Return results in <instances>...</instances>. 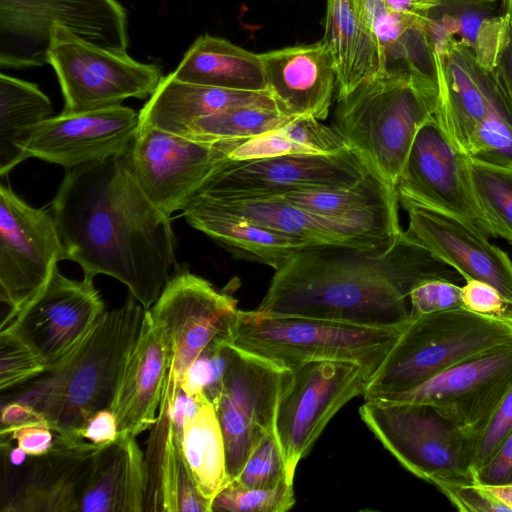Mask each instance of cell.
<instances>
[{
    "label": "cell",
    "instance_id": "23",
    "mask_svg": "<svg viewBox=\"0 0 512 512\" xmlns=\"http://www.w3.org/2000/svg\"><path fill=\"white\" fill-rule=\"evenodd\" d=\"M259 56L267 91L281 113L320 121L328 117L337 78L333 57L322 39Z\"/></svg>",
    "mask_w": 512,
    "mask_h": 512
},
{
    "label": "cell",
    "instance_id": "19",
    "mask_svg": "<svg viewBox=\"0 0 512 512\" xmlns=\"http://www.w3.org/2000/svg\"><path fill=\"white\" fill-rule=\"evenodd\" d=\"M511 387L512 340L478 353L413 389L375 399L430 404L474 438Z\"/></svg>",
    "mask_w": 512,
    "mask_h": 512
},
{
    "label": "cell",
    "instance_id": "1",
    "mask_svg": "<svg viewBox=\"0 0 512 512\" xmlns=\"http://www.w3.org/2000/svg\"><path fill=\"white\" fill-rule=\"evenodd\" d=\"M65 260L84 277L111 276L150 309L175 266L170 217L145 195L121 155L66 169L50 203Z\"/></svg>",
    "mask_w": 512,
    "mask_h": 512
},
{
    "label": "cell",
    "instance_id": "32",
    "mask_svg": "<svg viewBox=\"0 0 512 512\" xmlns=\"http://www.w3.org/2000/svg\"><path fill=\"white\" fill-rule=\"evenodd\" d=\"M176 79L225 89L267 91L259 54L229 40L204 34L171 73Z\"/></svg>",
    "mask_w": 512,
    "mask_h": 512
},
{
    "label": "cell",
    "instance_id": "16",
    "mask_svg": "<svg viewBox=\"0 0 512 512\" xmlns=\"http://www.w3.org/2000/svg\"><path fill=\"white\" fill-rule=\"evenodd\" d=\"M287 372L235 348L214 407L224 439L230 481L238 476L262 438L275 429L277 405Z\"/></svg>",
    "mask_w": 512,
    "mask_h": 512
},
{
    "label": "cell",
    "instance_id": "6",
    "mask_svg": "<svg viewBox=\"0 0 512 512\" xmlns=\"http://www.w3.org/2000/svg\"><path fill=\"white\" fill-rule=\"evenodd\" d=\"M512 340V324L464 307L410 316L370 378L365 400L401 393L494 346Z\"/></svg>",
    "mask_w": 512,
    "mask_h": 512
},
{
    "label": "cell",
    "instance_id": "56",
    "mask_svg": "<svg viewBox=\"0 0 512 512\" xmlns=\"http://www.w3.org/2000/svg\"><path fill=\"white\" fill-rule=\"evenodd\" d=\"M504 14L508 16L512 25V0H501Z\"/></svg>",
    "mask_w": 512,
    "mask_h": 512
},
{
    "label": "cell",
    "instance_id": "21",
    "mask_svg": "<svg viewBox=\"0 0 512 512\" xmlns=\"http://www.w3.org/2000/svg\"><path fill=\"white\" fill-rule=\"evenodd\" d=\"M407 212L406 232L466 280L492 285L512 303V260L467 221L399 197Z\"/></svg>",
    "mask_w": 512,
    "mask_h": 512
},
{
    "label": "cell",
    "instance_id": "4",
    "mask_svg": "<svg viewBox=\"0 0 512 512\" xmlns=\"http://www.w3.org/2000/svg\"><path fill=\"white\" fill-rule=\"evenodd\" d=\"M438 106L437 81L410 69L384 70L337 99L333 127L396 188L419 129Z\"/></svg>",
    "mask_w": 512,
    "mask_h": 512
},
{
    "label": "cell",
    "instance_id": "29",
    "mask_svg": "<svg viewBox=\"0 0 512 512\" xmlns=\"http://www.w3.org/2000/svg\"><path fill=\"white\" fill-rule=\"evenodd\" d=\"M128 434L96 454L78 512H142L146 492L145 454Z\"/></svg>",
    "mask_w": 512,
    "mask_h": 512
},
{
    "label": "cell",
    "instance_id": "54",
    "mask_svg": "<svg viewBox=\"0 0 512 512\" xmlns=\"http://www.w3.org/2000/svg\"><path fill=\"white\" fill-rule=\"evenodd\" d=\"M494 71L507 96L512 111V25L508 40L499 56Z\"/></svg>",
    "mask_w": 512,
    "mask_h": 512
},
{
    "label": "cell",
    "instance_id": "37",
    "mask_svg": "<svg viewBox=\"0 0 512 512\" xmlns=\"http://www.w3.org/2000/svg\"><path fill=\"white\" fill-rule=\"evenodd\" d=\"M351 149L332 126L315 117L302 116L286 125L252 137L237 146L230 160H249L295 154H336Z\"/></svg>",
    "mask_w": 512,
    "mask_h": 512
},
{
    "label": "cell",
    "instance_id": "41",
    "mask_svg": "<svg viewBox=\"0 0 512 512\" xmlns=\"http://www.w3.org/2000/svg\"><path fill=\"white\" fill-rule=\"evenodd\" d=\"M295 504L293 482L273 488H249L230 481L214 498L212 511L286 512Z\"/></svg>",
    "mask_w": 512,
    "mask_h": 512
},
{
    "label": "cell",
    "instance_id": "2",
    "mask_svg": "<svg viewBox=\"0 0 512 512\" xmlns=\"http://www.w3.org/2000/svg\"><path fill=\"white\" fill-rule=\"evenodd\" d=\"M435 279L463 278L404 230L393 243L375 247L308 245L275 271L256 310L403 327L410 319L411 291Z\"/></svg>",
    "mask_w": 512,
    "mask_h": 512
},
{
    "label": "cell",
    "instance_id": "49",
    "mask_svg": "<svg viewBox=\"0 0 512 512\" xmlns=\"http://www.w3.org/2000/svg\"><path fill=\"white\" fill-rule=\"evenodd\" d=\"M474 482L481 486L512 484V431L494 456L474 472Z\"/></svg>",
    "mask_w": 512,
    "mask_h": 512
},
{
    "label": "cell",
    "instance_id": "7",
    "mask_svg": "<svg viewBox=\"0 0 512 512\" xmlns=\"http://www.w3.org/2000/svg\"><path fill=\"white\" fill-rule=\"evenodd\" d=\"M362 421L397 461L418 478L474 483V440L426 403L365 400Z\"/></svg>",
    "mask_w": 512,
    "mask_h": 512
},
{
    "label": "cell",
    "instance_id": "44",
    "mask_svg": "<svg viewBox=\"0 0 512 512\" xmlns=\"http://www.w3.org/2000/svg\"><path fill=\"white\" fill-rule=\"evenodd\" d=\"M46 371L42 361L21 341L0 330V390L20 385Z\"/></svg>",
    "mask_w": 512,
    "mask_h": 512
},
{
    "label": "cell",
    "instance_id": "47",
    "mask_svg": "<svg viewBox=\"0 0 512 512\" xmlns=\"http://www.w3.org/2000/svg\"><path fill=\"white\" fill-rule=\"evenodd\" d=\"M462 303L473 313L512 324V303L490 284L466 280L462 286Z\"/></svg>",
    "mask_w": 512,
    "mask_h": 512
},
{
    "label": "cell",
    "instance_id": "12",
    "mask_svg": "<svg viewBox=\"0 0 512 512\" xmlns=\"http://www.w3.org/2000/svg\"><path fill=\"white\" fill-rule=\"evenodd\" d=\"M63 243L50 207L34 208L10 186H0V300L13 320L50 281Z\"/></svg>",
    "mask_w": 512,
    "mask_h": 512
},
{
    "label": "cell",
    "instance_id": "35",
    "mask_svg": "<svg viewBox=\"0 0 512 512\" xmlns=\"http://www.w3.org/2000/svg\"><path fill=\"white\" fill-rule=\"evenodd\" d=\"M178 437L192 481L212 512L215 496L230 480L221 427L214 406L204 394L197 411L184 420Z\"/></svg>",
    "mask_w": 512,
    "mask_h": 512
},
{
    "label": "cell",
    "instance_id": "46",
    "mask_svg": "<svg viewBox=\"0 0 512 512\" xmlns=\"http://www.w3.org/2000/svg\"><path fill=\"white\" fill-rule=\"evenodd\" d=\"M409 299L410 316L463 307L462 286L442 279L419 284L411 291Z\"/></svg>",
    "mask_w": 512,
    "mask_h": 512
},
{
    "label": "cell",
    "instance_id": "26",
    "mask_svg": "<svg viewBox=\"0 0 512 512\" xmlns=\"http://www.w3.org/2000/svg\"><path fill=\"white\" fill-rule=\"evenodd\" d=\"M280 197L313 213L365 228L388 241H394L403 231L397 189L375 169L349 187L298 190Z\"/></svg>",
    "mask_w": 512,
    "mask_h": 512
},
{
    "label": "cell",
    "instance_id": "27",
    "mask_svg": "<svg viewBox=\"0 0 512 512\" xmlns=\"http://www.w3.org/2000/svg\"><path fill=\"white\" fill-rule=\"evenodd\" d=\"M171 402L164 393L145 453L144 511L211 512L185 464L172 422Z\"/></svg>",
    "mask_w": 512,
    "mask_h": 512
},
{
    "label": "cell",
    "instance_id": "30",
    "mask_svg": "<svg viewBox=\"0 0 512 512\" xmlns=\"http://www.w3.org/2000/svg\"><path fill=\"white\" fill-rule=\"evenodd\" d=\"M183 216L192 228L207 235L234 258L263 264L275 271L310 245L197 200L183 211Z\"/></svg>",
    "mask_w": 512,
    "mask_h": 512
},
{
    "label": "cell",
    "instance_id": "3",
    "mask_svg": "<svg viewBox=\"0 0 512 512\" xmlns=\"http://www.w3.org/2000/svg\"><path fill=\"white\" fill-rule=\"evenodd\" d=\"M146 310L133 295L104 311L81 343L58 366L11 389L16 401L40 413L57 433L76 434L98 411L110 409Z\"/></svg>",
    "mask_w": 512,
    "mask_h": 512
},
{
    "label": "cell",
    "instance_id": "34",
    "mask_svg": "<svg viewBox=\"0 0 512 512\" xmlns=\"http://www.w3.org/2000/svg\"><path fill=\"white\" fill-rule=\"evenodd\" d=\"M53 117L49 97L34 83L0 74V175L26 160L23 147L39 124Z\"/></svg>",
    "mask_w": 512,
    "mask_h": 512
},
{
    "label": "cell",
    "instance_id": "31",
    "mask_svg": "<svg viewBox=\"0 0 512 512\" xmlns=\"http://www.w3.org/2000/svg\"><path fill=\"white\" fill-rule=\"evenodd\" d=\"M322 40L333 60L337 99L383 71L378 41L356 0H327Z\"/></svg>",
    "mask_w": 512,
    "mask_h": 512
},
{
    "label": "cell",
    "instance_id": "40",
    "mask_svg": "<svg viewBox=\"0 0 512 512\" xmlns=\"http://www.w3.org/2000/svg\"><path fill=\"white\" fill-rule=\"evenodd\" d=\"M235 348L220 334L211 341L186 372L181 389L188 396L203 393L215 407Z\"/></svg>",
    "mask_w": 512,
    "mask_h": 512
},
{
    "label": "cell",
    "instance_id": "9",
    "mask_svg": "<svg viewBox=\"0 0 512 512\" xmlns=\"http://www.w3.org/2000/svg\"><path fill=\"white\" fill-rule=\"evenodd\" d=\"M47 56L66 113L120 105L128 98H149L163 77L157 65L91 43L59 25L51 29Z\"/></svg>",
    "mask_w": 512,
    "mask_h": 512
},
{
    "label": "cell",
    "instance_id": "53",
    "mask_svg": "<svg viewBox=\"0 0 512 512\" xmlns=\"http://www.w3.org/2000/svg\"><path fill=\"white\" fill-rule=\"evenodd\" d=\"M387 6L400 14L425 23L429 12L437 6L439 0H384Z\"/></svg>",
    "mask_w": 512,
    "mask_h": 512
},
{
    "label": "cell",
    "instance_id": "39",
    "mask_svg": "<svg viewBox=\"0 0 512 512\" xmlns=\"http://www.w3.org/2000/svg\"><path fill=\"white\" fill-rule=\"evenodd\" d=\"M470 172L477 201L494 237L512 244V169L470 158Z\"/></svg>",
    "mask_w": 512,
    "mask_h": 512
},
{
    "label": "cell",
    "instance_id": "28",
    "mask_svg": "<svg viewBox=\"0 0 512 512\" xmlns=\"http://www.w3.org/2000/svg\"><path fill=\"white\" fill-rule=\"evenodd\" d=\"M235 106L277 109L268 91L233 90L188 83L170 73L161 78L139 111V125L179 135L194 120Z\"/></svg>",
    "mask_w": 512,
    "mask_h": 512
},
{
    "label": "cell",
    "instance_id": "50",
    "mask_svg": "<svg viewBox=\"0 0 512 512\" xmlns=\"http://www.w3.org/2000/svg\"><path fill=\"white\" fill-rule=\"evenodd\" d=\"M0 425L1 437H7L14 431L25 427L43 426L50 428L46 419L35 409L16 401L1 403Z\"/></svg>",
    "mask_w": 512,
    "mask_h": 512
},
{
    "label": "cell",
    "instance_id": "15",
    "mask_svg": "<svg viewBox=\"0 0 512 512\" xmlns=\"http://www.w3.org/2000/svg\"><path fill=\"white\" fill-rule=\"evenodd\" d=\"M396 189L399 197L461 218L494 237L474 192L470 158L436 113L419 129Z\"/></svg>",
    "mask_w": 512,
    "mask_h": 512
},
{
    "label": "cell",
    "instance_id": "20",
    "mask_svg": "<svg viewBox=\"0 0 512 512\" xmlns=\"http://www.w3.org/2000/svg\"><path fill=\"white\" fill-rule=\"evenodd\" d=\"M139 128V112L115 105L53 116L37 126L23 147L26 158L68 168L123 154Z\"/></svg>",
    "mask_w": 512,
    "mask_h": 512
},
{
    "label": "cell",
    "instance_id": "13",
    "mask_svg": "<svg viewBox=\"0 0 512 512\" xmlns=\"http://www.w3.org/2000/svg\"><path fill=\"white\" fill-rule=\"evenodd\" d=\"M237 300L206 279L176 266L149 309L171 351L166 387L174 400L184 376L204 348L225 333L237 314Z\"/></svg>",
    "mask_w": 512,
    "mask_h": 512
},
{
    "label": "cell",
    "instance_id": "5",
    "mask_svg": "<svg viewBox=\"0 0 512 512\" xmlns=\"http://www.w3.org/2000/svg\"><path fill=\"white\" fill-rule=\"evenodd\" d=\"M408 323V322H407ZM403 327H369L302 316H266L238 310L227 342L286 370L308 362L341 360L360 364L372 377Z\"/></svg>",
    "mask_w": 512,
    "mask_h": 512
},
{
    "label": "cell",
    "instance_id": "36",
    "mask_svg": "<svg viewBox=\"0 0 512 512\" xmlns=\"http://www.w3.org/2000/svg\"><path fill=\"white\" fill-rule=\"evenodd\" d=\"M496 8V0H439L430 12L447 18L477 62L494 71L511 30L508 16L496 15Z\"/></svg>",
    "mask_w": 512,
    "mask_h": 512
},
{
    "label": "cell",
    "instance_id": "43",
    "mask_svg": "<svg viewBox=\"0 0 512 512\" xmlns=\"http://www.w3.org/2000/svg\"><path fill=\"white\" fill-rule=\"evenodd\" d=\"M234 480L249 488H273L285 481L293 482L275 429L262 438Z\"/></svg>",
    "mask_w": 512,
    "mask_h": 512
},
{
    "label": "cell",
    "instance_id": "22",
    "mask_svg": "<svg viewBox=\"0 0 512 512\" xmlns=\"http://www.w3.org/2000/svg\"><path fill=\"white\" fill-rule=\"evenodd\" d=\"M434 57L439 91L436 116L453 142L466 153L484 119L494 110L511 111L510 104L495 71L483 68L457 38Z\"/></svg>",
    "mask_w": 512,
    "mask_h": 512
},
{
    "label": "cell",
    "instance_id": "24",
    "mask_svg": "<svg viewBox=\"0 0 512 512\" xmlns=\"http://www.w3.org/2000/svg\"><path fill=\"white\" fill-rule=\"evenodd\" d=\"M171 360L169 346L147 309L110 408L116 416L118 434L137 437L153 427Z\"/></svg>",
    "mask_w": 512,
    "mask_h": 512
},
{
    "label": "cell",
    "instance_id": "17",
    "mask_svg": "<svg viewBox=\"0 0 512 512\" xmlns=\"http://www.w3.org/2000/svg\"><path fill=\"white\" fill-rule=\"evenodd\" d=\"M104 311L92 278L69 279L57 267L43 291L0 330L26 345L47 371L70 355Z\"/></svg>",
    "mask_w": 512,
    "mask_h": 512
},
{
    "label": "cell",
    "instance_id": "55",
    "mask_svg": "<svg viewBox=\"0 0 512 512\" xmlns=\"http://www.w3.org/2000/svg\"><path fill=\"white\" fill-rule=\"evenodd\" d=\"M484 487L512 512V484Z\"/></svg>",
    "mask_w": 512,
    "mask_h": 512
},
{
    "label": "cell",
    "instance_id": "45",
    "mask_svg": "<svg viewBox=\"0 0 512 512\" xmlns=\"http://www.w3.org/2000/svg\"><path fill=\"white\" fill-rule=\"evenodd\" d=\"M511 431L512 387L505 394L485 426L473 438V474L494 456Z\"/></svg>",
    "mask_w": 512,
    "mask_h": 512
},
{
    "label": "cell",
    "instance_id": "11",
    "mask_svg": "<svg viewBox=\"0 0 512 512\" xmlns=\"http://www.w3.org/2000/svg\"><path fill=\"white\" fill-rule=\"evenodd\" d=\"M370 378L360 364L341 360L311 361L288 370L275 432L292 480L328 422L352 398L364 394Z\"/></svg>",
    "mask_w": 512,
    "mask_h": 512
},
{
    "label": "cell",
    "instance_id": "25",
    "mask_svg": "<svg viewBox=\"0 0 512 512\" xmlns=\"http://www.w3.org/2000/svg\"><path fill=\"white\" fill-rule=\"evenodd\" d=\"M194 200L310 245L375 247L396 240L388 241L360 226L313 213L280 196L244 199L200 194Z\"/></svg>",
    "mask_w": 512,
    "mask_h": 512
},
{
    "label": "cell",
    "instance_id": "33",
    "mask_svg": "<svg viewBox=\"0 0 512 512\" xmlns=\"http://www.w3.org/2000/svg\"><path fill=\"white\" fill-rule=\"evenodd\" d=\"M356 1L378 41L383 71L410 69L437 81L434 50L424 22L391 10L384 0Z\"/></svg>",
    "mask_w": 512,
    "mask_h": 512
},
{
    "label": "cell",
    "instance_id": "42",
    "mask_svg": "<svg viewBox=\"0 0 512 512\" xmlns=\"http://www.w3.org/2000/svg\"><path fill=\"white\" fill-rule=\"evenodd\" d=\"M466 153L471 159L512 169V112L490 113L474 132Z\"/></svg>",
    "mask_w": 512,
    "mask_h": 512
},
{
    "label": "cell",
    "instance_id": "14",
    "mask_svg": "<svg viewBox=\"0 0 512 512\" xmlns=\"http://www.w3.org/2000/svg\"><path fill=\"white\" fill-rule=\"evenodd\" d=\"M374 168L352 149L224 162L201 194L227 198L283 196L298 190L349 187Z\"/></svg>",
    "mask_w": 512,
    "mask_h": 512
},
{
    "label": "cell",
    "instance_id": "8",
    "mask_svg": "<svg viewBox=\"0 0 512 512\" xmlns=\"http://www.w3.org/2000/svg\"><path fill=\"white\" fill-rule=\"evenodd\" d=\"M127 52V13L117 0H0V65L29 68L48 63L51 29Z\"/></svg>",
    "mask_w": 512,
    "mask_h": 512
},
{
    "label": "cell",
    "instance_id": "52",
    "mask_svg": "<svg viewBox=\"0 0 512 512\" xmlns=\"http://www.w3.org/2000/svg\"><path fill=\"white\" fill-rule=\"evenodd\" d=\"M116 416L111 409H104L94 414L81 430V436L97 445H105L118 436Z\"/></svg>",
    "mask_w": 512,
    "mask_h": 512
},
{
    "label": "cell",
    "instance_id": "10",
    "mask_svg": "<svg viewBox=\"0 0 512 512\" xmlns=\"http://www.w3.org/2000/svg\"><path fill=\"white\" fill-rule=\"evenodd\" d=\"M244 140L204 142L139 125L123 162L149 200L166 216L184 211Z\"/></svg>",
    "mask_w": 512,
    "mask_h": 512
},
{
    "label": "cell",
    "instance_id": "51",
    "mask_svg": "<svg viewBox=\"0 0 512 512\" xmlns=\"http://www.w3.org/2000/svg\"><path fill=\"white\" fill-rule=\"evenodd\" d=\"M6 438L16 441L17 445L30 456L46 453L52 446L55 432L43 426L25 427L14 431Z\"/></svg>",
    "mask_w": 512,
    "mask_h": 512
},
{
    "label": "cell",
    "instance_id": "18",
    "mask_svg": "<svg viewBox=\"0 0 512 512\" xmlns=\"http://www.w3.org/2000/svg\"><path fill=\"white\" fill-rule=\"evenodd\" d=\"M101 446L55 432L46 453L20 468L2 465L0 512H78Z\"/></svg>",
    "mask_w": 512,
    "mask_h": 512
},
{
    "label": "cell",
    "instance_id": "38",
    "mask_svg": "<svg viewBox=\"0 0 512 512\" xmlns=\"http://www.w3.org/2000/svg\"><path fill=\"white\" fill-rule=\"evenodd\" d=\"M295 118L298 117L275 108L235 106L194 120L179 135L204 142L244 140L280 128Z\"/></svg>",
    "mask_w": 512,
    "mask_h": 512
},
{
    "label": "cell",
    "instance_id": "48",
    "mask_svg": "<svg viewBox=\"0 0 512 512\" xmlns=\"http://www.w3.org/2000/svg\"><path fill=\"white\" fill-rule=\"evenodd\" d=\"M462 512H511L484 486L474 483L438 481L433 484Z\"/></svg>",
    "mask_w": 512,
    "mask_h": 512
}]
</instances>
